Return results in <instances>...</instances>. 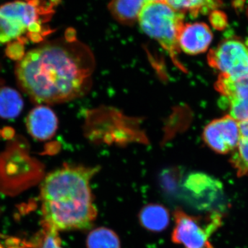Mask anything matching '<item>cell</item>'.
I'll use <instances>...</instances> for the list:
<instances>
[{
    "label": "cell",
    "mask_w": 248,
    "mask_h": 248,
    "mask_svg": "<svg viewBox=\"0 0 248 248\" xmlns=\"http://www.w3.org/2000/svg\"><path fill=\"white\" fill-rule=\"evenodd\" d=\"M213 39V32L207 24H186L179 34V49L187 55L203 53L208 50Z\"/></svg>",
    "instance_id": "30bf717a"
},
{
    "label": "cell",
    "mask_w": 248,
    "mask_h": 248,
    "mask_svg": "<svg viewBox=\"0 0 248 248\" xmlns=\"http://www.w3.org/2000/svg\"><path fill=\"white\" fill-rule=\"evenodd\" d=\"M209 65L232 78L248 74V46L237 37L222 41L208 55Z\"/></svg>",
    "instance_id": "8992f818"
},
{
    "label": "cell",
    "mask_w": 248,
    "mask_h": 248,
    "mask_svg": "<svg viewBox=\"0 0 248 248\" xmlns=\"http://www.w3.org/2000/svg\"><path fill=\"white\" fill-rule=\"evenodd\" d=\"M239 141L233 151L231 162L239 177L248 175V120L239 122Z\"/></svg>",
    "instance_id": "5bb4252c"
},
{
    "label": "cell",
    "mask_w": 248,
    "mask_h": 248,
    "mask_svg": "<svg viewBox=\"0 0 248 248\" xmlns=\"http://www.w3.org/2000/svg\"><path fill=\"white\" fill-rule=\"evenodd\" d=\"M150 1L166 0H112L108 5L112 17L125 25H133L138 21L142 8Z\"/></svg>",
    "instance_id": "7c38bea8"
},
{
    "label": "cell",
    "mask_w": 248,
    "mask_h": 248,
    "mask_svg": "<svg viewBox=\"0 0 248 248\" xmlns=\"http://www.w3.org/2000/svg\"><path fill=\"white\" fill-rule=\"evenodd\" d=\"M98 168L66 166L49 174L42 188L43 213L50 231L88 228L96 216L90 182Z\"/></svg>",
    "instance_id": "7a4b0ae2"
},
{
    "label": "cell",
    "mask_w": 248,
    "mask_h": 248,
    "mask_svg": "<svg viewBox=\"0 0 248 248\" xmlns=\"http://www.w3.org/2000/svg\"><path fill=\"white\" fill-rule=\"evenodd\" d=\"M27 128L31 136L44 141L53 138L58 129V120L51 109L40 106L31 110L27 117Z\"/></svg>",
    "instance_id": "8fae6325"
},
{
    "label": "cell",
    "mask_w": 248,
    "mask_h": 248,
    "mask_svg": "<svg viewBox=\"0 0 248 248\" xmlns=\"http://www.w3.org/2000/svg\"><path fill=\"white\" fill-rule=\"evenodd\" d=\"M174 217L172 241L186 248H207L210 244L209 238L221 226V215L217 212L204 218L190 216L182 211L176 212Z\"/></svg>",
    "instance_id": "5b68a950"
},
{
    "label": "cell",
    "mask_w": 248,
    "mask_h": 248,
    "mask_svg": "<svg viewBox=\"0 0 248 248\" xmlns=\"http://www.w3.org/2000/svg\"><path fill=\"white\" fill-rule=\"evenodd\" d=\"M215 89L228 101L231 117L238 122L248 120V74L237 78L220 75Z\"/></svg>",
    "instance_id": "52a82bcc"
},
{
    "label": "cell",
    "mask_w": 248,
    "mask_h": 248,
    "mask_svg": "<svg viewBox=\"0 0 248 248\" xmlns=\"http://www.w3.org/2000/svg\"><path fill=\"white\" fill-rule=\"evenodd\" d=\"M142 226L153 232L164 231L169 226V212L162 205L153 204L143 208L140 215Z\"/></svg>",
    "instance_id": "9a60e30c"
},
{
    "label": "cell",
    "mask_w": 248,
    "mask_h": 248,
    "mask_svg": "<svg viewBox=\"0 0 248 248\" xmlns=\"http://www.w3.org/2000/svg\"><path fill=\"white\" fill-rule=\"evenodd\" d=\"M166 2L177 12L192 18L210 14L222 5L221 0H166Z\"/></svg>",
    "instance_id": "4fadbf2b"
},
{
    "label": "cell",
    "mask_w": 248,
    "mask_h": 248,
    "mask_svg": "<svg viewBox=\"0 0 248 248\" xmlns=\"http://www.w3.org/2000/svg\"><path fill=\"white\" fill-rule=\"evenodd\" d=\"M246 45L248 46V40L246 42Z\"/></svg>",
    "instance_id": "7402d4cb"
},
{
    "label": "cell",
    "mask_w": 248,
    "mask_h": 248,
    "mask_svg": "<svg viewBox=\"0 0 248 248\" xmlns=\"http://www.w3.org/2000/svg\"><path fill=\"white\" fill-rule=\"evenodd\" d=\"M95 68L94 55L76 31L40 45L18 62L16 77L23 92L37 104H60L89 91Z\"/></svg>",
    "instance_id": "6da1fadb"
},
{
    "label": "cell",
    "mask_w": 248,
    "mask_h": 248,
    "mask_svg": "<svg viewBox=\"0 0 248 248\" xmlns=\"http://www.w3.org/2000/svg\"><path fill=\"white\" fill-rule=\"evenodd\" d=\"M6 53L10 58L20 61L24 56V48L23 40L14 41L10 43L6 48Z\"/></svg>",
    "instance_id": "d6986e66"
},
{
    "label": "cell",
    "mask_w": 248,
    "mask_h": 248,
    "mask_svg": "<svg viewBox=\"0 0 248 248\" xmlns=\"http://www.w3.org/2000/svg\"><path fill=\"white\" fill-rule=\"evenodd\" d=\"M203 140L218 154L233 151L239 141V122L229 115L210 122L203 130Z\"/></svg>",
    "instance_id": "ba28073f"
},
{
    "label": "cell",
    "mask_w": 248,
    "mask_h": 248,
    "mask_svg": "<svg viewBox=\"0 0 248 248\" xmlns=\"http://www.w3.org/2000/svg\"><path fill=\"white\" fill-rule=\"evenodd\" d=\"M187 199L200 208H210L222 193L221 183L202 172L189 174L182 183Z\"/></svg>",
    "instance_id": "9c48e42d"
},
{
    "label": "cell",
    "mask_w": 248,
    "mask_h": 248,
    "mask_svg": "<svg viewBox=\"0 0 248 248\" xmlns=\"http://www.w3.org/2000/svg\"><path fill=\"white\" fill-rule=\"evenodd\" d=\"M42 248H63L60 244V239L57 236L56 232L50 231L45 239Z\"/></svg>",
    "instance_id": "ffe728a7"
},
{
    "label": "cell",
    "mask_w": 248,
    "mask_h": 248,
    "mask_svg": "<svg viewBox=\"0 0 248 248\" xmlns=\"http://www.w3.org/2000/svg\"><path fill=\"white\" fill-rule=\"evenodd\" d=\"M87 245L88 248H120V241L113 231L99 228L90 233Z\"/></svg>",
    "instance_id": "e0dca14e"
},
{
    "label": "cell",
    "mask_w": 248,
    "mask_h": 248,
    "mask_svg": "<svg viewBox=\"0 0 248 248\" xmlns=\"http://www.w3.org/2000/svg\"></svg>",
    "instance_id": "603a6c76"
},
{
    "label": "cell",
    "mask_w": 248,
    "mask_h": 248,
    "mask_svg": "<svg viewBox=\"0 0 248 248\" xmlns=\"http://www.w3.org/2000/svg\"><path fill=\"white\" fill-rule=\"evenodd\" d=\"M60 0H16L0 6V44L28 39L40 42L50 32L46 25Z\"/></svg>",
    "instance_id": "3957f363"
},
{
    "label": "cell",
    "mask_w": 248,
    "mask_h": 248,
    "mask_svg": "<svg viewBox=\"0 0 248 248\" xmlns=\"http://www.w3.org/2000/svg\"><path fill=\"white\" fill-rule=\"evenodd\" d=\"M185 15L177 12L166 1H150L142 8L138 22L142 31L157 41L169 53L174 64L186 71L178 59L179 36L184 24Z\"/></svg>",
    "instance_id": "277c9868"
},
{
    "label": "cell",
    "mask_w": 248,
    "mask_h": 248,
    "mask_svg": "<svg viewBox=\"0 0 248 248\" xmlns=\"http://www.w3.org/2000/svg\"><path fill=\"white\" fill-rule=\"evenodd\" d=\"M23 107L22 96L17 91L11 88L0 89V117L5 119L17 117Z\"/></svg>",
    "instance_id": "2e32d148"
},
{
    "label": "cell",
    "mask_w": 248,
    "mask_h": 248,
    "mask_svg": "<svg viewBox=\"0 0 248 248\" xmlns=\"http://www.w3.org/2000/svg\"><path fill=\"white\" fill-rule=\"evenodd\" d=\"M209 20L214 29L218 31L223 30L228 26V17L226 14L218 10H215L210 13Z\"/></svg>",
    "instance_id": "ac0fdd59"
},
{
    "label": "cell",
    "mask_w": 248,
    "mask_h": 248,
    "mask_svg": "<svg viewBox=\"0 0 248 248\" xmlns=\"http://www.w3.org/2000/svg\"><path fill=\"white\" fill-rule=\"evenodd\" d=\"M213 248V246H211V245L209 244L208 246H207V248Z\"/></svg>",
    "instance_id": "44dd1931"
}]
</instances>
